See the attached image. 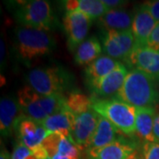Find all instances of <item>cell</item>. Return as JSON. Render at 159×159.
<instances>
[{"instance_id":"cell-1","label":"cell","mask_w":159,"mask_h":159,"mask_svg":"<svg viewBox=\"0 0 159 159\" xmlns=\"http://www.w3.org/2000/svg\"><path fill=\"white\" fill-rule=\"evenodd\" d=\"M117 98L135 108H155L159 101L156 80L139 70L131 69Z\"/></svg>"},{"instance_id":"cell-2","label":"cell","mask_w":159,"mask_h":159,"mask_svg":"<svg viewBox=\"0 0 159 159\" xmlns=\"http://www.w3.org/2000/svg\"><path fill=\"white\" fill-rule=\"evenodd\" d=\"M13 41L18 57L28 66L35 59L49 55L56 48V41L49 31L23 26L14 29Z\"/></svg>"},{"instance_id":"cell-3","label":"cell","mask_w":159,"mask_h":159,"mask_svg":"<svg viewBox=\"0 0 159 159\" xmlns=\"http://www.w3.org/2000/svg\"><path fill=\"white\" fill-rule=\"evenodd\" d=\"M26 80L28 85L42 96L65 95L74 83V78L67 70L53 66L31 69Z\"/></svg>"},{"instance_id":"cell-4","label":"cell","mask_w":159,"mask_h":159,"mask_svg":"<svg viewBox=\"0 0 159 159\" xmlns=\"http://www.w3.org/2000/svg\"><path fill=\"white\" fill-rule=\"evenodd\" d=\"M91 108L123 134L127 136L135 134V107L117 97L100 99L91 97Z\"/></svg>"},{"instance_id":"cell-5","label":"cell","mask_w":159,"mask_h":159,"mask_svg":"<svg viewBox=\"0 0 159 159\" xmlns=\"http://www.w3.org/2000/svg\"><path fill=\"white\" fill-rule=\"evenodd\" d=\"M13 15L20 26L27 28L50 31L56 26L51 5L44 0L18 2Z\"/></svg>"},{"instance_id":"cell-6","label":"cell","mask_w":159,"mask_h":159,"mask_svg":"<svg viewBox=\"0 0 159 159\" xmlns=\"http://www.w3.org/2000/svg\"><path fill=\"white\" fill-rule=\"evenodd\" d=\"M92 19L79 11H67L63 17V28L66 35V44L71 51L87 39Z\"/></svg>"},{"instance_id":"cell-7","label":"cell","mask_w":159,"mask_h":159,"mask_svg":"<svg viewBox=\"0 0 159 159\" xmlns=\"http://www.w3.org/2000/svg\"><path fill=\"white\" fill-rule=\"evenodd\" d=\"M135 46L132 30L108 31L103 36L102 51L116 60H125Z\"/></svg>"},{"instance_id":"cell-8","label":"cell","mask_w":159,"mask_h":159,"mask_svg":"<svg viewBox=\"0 0 159 159\" xmlns=\"http://www.w3.org/2000/svg\"><path fill=\"white\" fill-rule=\"evenodd\" d=\"M127 74V69L124 64H122L119 68L101 79L89 81V88L92 92V97L100 99L117 97L125 82Z\"/></svg>"},{"instance_id":"cell-9","label":"cell","mask_w":159,"mask_h":159,"mask_svg":"<svg viewBox=\"0 0 159 159\" xmlns=\"http://www.w3.org/2000/svg\"><path fill=\"white\" fill-rule=\"evenodd\" d=\"M124 62L159 80V52L147 45H135Z\"/></svg>"},{"instance_id":"cell-10","label":"cell","mask_w":159,"mask_h":159,"mask_svg":"<svg viewBox=\"0 0 159 159\" xmlns=\"http://www.w3.org/2000/svg\"><path fill=\"white\" fill-rule=\"evenodd\" d=\"M47 132L41 122L26 115L19 119L14 130L19 142L27 146L31 151L42 145Z\"/></svg>"},{"instance_id":"cell-11","label":"cell","mask_w":159,"mask_h":159,"mask_svg":"<svg viewBox=\"0 0 159 159\" xmlns=\"http://www.w3.org/2000/svg\"><path fill=\"white\" fill-rule=\"evenodd\" d=\"M99 115L91 108L83 113L75 116L72 138L81 150H85L97 129Z\"/></svg>"},{"instance_id":"cell-12","label":"cell","mask_w":159,"mask_h":159,"mask_svg":"<svg viewBox=\"0 0 159 159\" xmlns=\"http://www.w3.org/2000/svg\"><path fill=\"white\" fill-rule=\"evenodd\" d=\"M25 114L17 101L12 97H3L0 101V132L3 137H9L14 133L16 123Z\"/></svg>"},{"instance_id":"cell-13","label":"cell","mask_w":159,"mask_h":159,"mask_svg":"<svg viewBox=\"0 0 159 159\" xmlns=\"http://www.w3.org/2000/svg\"><path fill=\"white\" fill-rule=\"evenodd\" d=\"M119 131L111 123L100 116L97 129L91 138L89 144L84 150L86 159L93 157L101 148L115 142L119 138Z\"/></svg>"},{"instance_id":"cell-14","label":"cell","mask_w":159,"mask_h":159,"mask_svg":"<svg viewBox=\"0 0 159 159\" xmlns=\"http://www.w3.org/2000/svg\"><path fill=\"white\" fill-rule=\"evenodd\" d=\"M157 22L144 4L138 7L134 12L132 24V33L135 40V45H147L148 40Z\"/></svg>"},{"instance_id":"cell-15","label":"cell","mask_w":159,"mask_h":159,"mask_svg":"<svg viewBox=\"0 0 159 159\" xmlns=\"http://www.w3.org/2000/svg\"><path fill=\"white\" fill-rule=\"evenodd\" d=\"M41 97L42 95L29 85L24 86L17 92V101L23 113L39 122L48 118L42 106Z\"/></svg>"},{"instance_id":"cell-16","label":"cell","mask_w":159,"mask_h":159,"mask_svg":"<svg viewBox=\"0 0 159 159\" xmlns=\"http://www.w3.org/2000/svg\"><path fill=\"white\" fill-rule=\"evenodd\" d=\"M134 16L130 11L124 9L110 10L97 20L98 26L106 32L131 30Z\"/></svg>"},{"instance_id":"cell-17","label":"cell","mask_w":159,"mask_h":159,"mask_svg":"<svg viewBox=\"0 0 159 159\" xmlns=\"http://www.w3.org/2000/svg\"><path fill=\"white\" fill-rule=\"evenodd\" d=\"M137 147V142L133 139L120 136L87 159H126L136 150Z\"/></svg>"},{"instance_id":"cell-18","label":"cell","mask_w":159,"mask_h":159,"mask_svg":"<svg viewBox=\"0 0 159 159\" xmlns=\"http://www.w3.org/2000/svg\"><path fill=\"white\" fill-rule=\"evenodd\" d=\"M75 120L74 115L66 106L60 111L49 116L41 124L47 131L60 133L67 138H72V129Z\"/></svg>"},{"instance_id":"cell-19","label":"cell","mask_w":159,"mask_h":159,"mask_svg":"<svg viewBox=\"0 0 159 159\" xmlns=\"http://www.w3.org/2000/svg\"><path fill=\"white\" fill-rule=\"evenodd\" d=\"M135 134L142 142H155L154 123L157 115L156 108H135Z\"/></svg>"},{"instance_id":"cell-20","label":"cell","mask_w":159,"mask_h":159,"mask_svg":"<svg viewBox=\"0 0 159 159\" xmlns=\"http://www.w3.org/2000/svg\"><path fill=\"white\" fill-rule=\"evenodd\" d=\"M122 64V62L107 55H101L86 67L85 76L87 82L101 79L119 68Z\"/></svg>"},{"instance_id":"cell-21","label":"cell","mask_w":159,"mask_h":159,"mask_svg":"<svg viewBox=\"0 0 159 159\" xmlns=\"http://www.w3.org/2000/svg\"><path fill=\"white\" fill-rule=\"evenodd\" d=\"M62 3L66 11H81L92 20H98L108 11L102 0H67Z\"/></svg>"},{"instance_id":"cell-22","label":"cell","mask_w":159,"mask_h":159,"mask_svg":"<svg viewBox=\"0 0 159 159\" xmlns=\"http://www.w3.org/2000/svg\"><path fill=\"white\" fill-rule=\"evenodd\" d=\"M102 48L95 36L89 37L80 44L74 51V62L80 66L89 65L101 56Z\"/></svg>"},{"instance_id":"cell-23","label":"cell","mask_w":159,"mask_h":159,"mask_svg":"<svg viewBox=\"0 0 159 159\" xmlns=\"http://www.w3.org/2000/svg\"><path fill=\"white\" fill-rule=\"evenodd\" d=\"M66 106L77 116L91 109V97L78 90H73L66 97Z\"/></svg>"},{"instance_id":"cell-24","label":"cell","mask_w":159,"mask_h":159,"mask_svg":"<svg viewBox=\"0 0 159 159\" xmlns=\"http://www.w3.org/2000/svg\"><path fill=\"white\" fill-rule=\"evenodd\" d=\"M140 150L143 159H159V142H142Z\"/></svg>"},{"instance_id":"cell-25","label":"cell","mask_w":159,"mask_h":159,"mask_svg":"<svg viewBox=\"0 0 159 159\" xmlns=\"http://www.w3.org/2000/svg\"><path fill=\"white\" fill-rule=\"evenodd\" d=\"M11 159H37L32 151L21 142H18L11 152Z\"/></svg>"},{"instance_id":"cell-26","label":"cell","mask_w":159,"mask_h":159,"mask_svg":"<svg viewBox=\"0 0 159 159\" xmlns=\"http://www.w3.org/2000/svg\"><path fill=\"white\" fill-rule=\"evenodd\" d=\"M147 46L159 52V23L150 34L147 43Z\"/></svg>"},{"instance_id":"cell-27","label":"cell","mask_w":159,"mask_h":159,"mask_svg":"<svg viewBox=\"0 0 159 159\" xmlns=\"http://www.w3.org/2000/svg\"><path fill=\"white\" fill-rule=\"evenodd\" d=\"M144 5L148 9L149 12L152 14L156 21L159 23V0H153V1H148L145 2Z\"/></svg>"},{"instance_id":"cell-28","label":"cell","mask_w":159,"mask_h":159,"mask_svg":"<svg viewBox=\"0 0 159 159\" xmlns=\"http://www.w3.org/2000/svg\"><path fill=\"white\" fill-rule=\"evenodd\" d=\"M102 3L106 8L110 10H115V9H121L122 6L126 5L127 1H123V0H102Z\"/></svg>"},{"instance_id":"cell-29","label":"cell","mask_w":159,"mask_h":159,"mask_svg":"<svg viewBox=\"0 0 159 159\" xmlns=\"http://www.w3.org/2000/svg\"><path fill=\"white\" fill-rule=\"evenodd\" d=\"M154 138H155V142H159V112L156 115V119H155V123H154Z\"/></svg>"},{"instance_id":"cell-30","label":"cell","mask_w":159,"mask_h":159,"mask_svg":"<svg viewBox=\"0 0 159 159\" xmlns=\"http://www.w3.org/2000/svg\"><path fill=\"white\" fill-rule=\"evenodd\" d=\"M6 44L5 41L2 38L1 39V67L3 66V63L5 62V56H6Z\"/></svg>"},{"instance_id":"cell-31","label":"cell","mask_w":159,"mask_h":159,"mask_svg":"<svg viewBox=\"0 0 159 159\" xmlns=\"http://www.w3.org/2000/svg\"><path fill=\"white\" fill-rule=\"evenodd\" d=\"M0 159H11V154L8 152V150L5 147H1V154Z\"/></svg>"},{"instance_id":"cell-32","label":"cell","mask_w":159,"mask_h":159,"mask_svg":"<svg viewBox=\"0 0 159 159\" xmlns=\"http://www.w3.org/2000/svg\"><path fill=\"white\" fill-rule=\"evenodd\" d=\"M126 159H143V157H142L141 150L136 149L135 151H134L133 153L131 154Z\"/></svg>"},{"instance_id":"cell-33","label":"cell","mask_w":159,"mask_h":159,"mask_svg":"<svg viewBox=\"0 0 159 159\" xmlns=\"http://www.w3.org/2000/svg\"><path fill=\"white\" fill-rule=\"evenodd\" d=\"M51 159H69L68 157H64V156H61V155H56V156H54Z\"/></svg>"}]
</instances>
